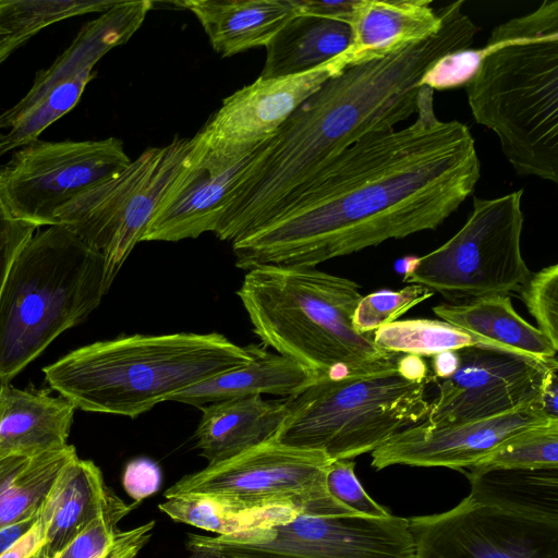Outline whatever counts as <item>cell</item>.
Segmentation results:
<instances>
[{
    "mask_svg": "<svg viewBox=\"0 0 558 558\" xmlns=\"http://www.w3.org/2000/svg\"><path fill=\"white\" fill-rule=\"evenodd\" d=\"M442 320L504 349L538 360L557 357L550 341L513 308L508 294H487L433 307Z\"/></svg>",
    "mask_w": 558,
    "mask_h": 558,
    "instance_id": "24",
    "label": "cell"
},
{
    "mask_svg": "<svg viewBox=\"0 0 558 558\" xmlns=\"http://www.w3.org/2000/svg\"><path fill=\"white\" fill-rule=\"evenodd\" d=\"M469 497L523 518L558 523V468L465 472Z\"/></svg>",
    "mask_w": 558,
    "mask_h": 558,
    "instance_id": "26",
    "label": "cell"
},
{
    "mask_svg": "<svg viewBox=\"0 0 558 558\" xmlns=\"http://www.w3.org/2000/svg\"><path fill=\"white\" fill-rule=\"evenodd\" d=\"M96 72L80 74L56 85L38 101L0 132V157L38 140L53 122L72 110Z\"/></svg>",
    "mask_w": 558,
    "mask_h": 558,
    "instance_id": "31",
    "label": "cell"
},
{
    "mask_svg": "<svg viewBox=\"0 0 558 558\" xmlns=\"http://www.w3.org/2000/svg\"><path fill=\"white\" fill-rule=\"evenodd\" d=\"M192 553L190 558H225L223 556L203 548L190 549Z\"/></svg>",
    "mask_w": 558,
    "mask_h": 558,
    "instance_id": "46",
    "label": "cell"
},
{
    "mask_svg": "<svg viewBox=\"0 0 558 558\" xmlns=\"http://www.w3.org/2000/svg\"><path fill=\"white\" fill-rule=\"evenodd\" d=\"M523 190L473 198L464 226L445 244L411 258L403 282L456 302L519 291L531 271L521 252Z\"/></svg>",
    "mask_w": 558,
    "mask_h": 558,
    "instance_id": "7",
    "label": "cell"
},
{
    "mask_svg": "<svg viewBox=\"0 0 558 558\" xmlns=\"http://www.w3.org/2000/svg\"><path fill=\"white\" fill-rule=\"evenodd\" d=\"M441 25L430 0H355L351 43L337 59L343 70L380 59L432 37Z\"/></svg>",
    "mask_w": 558,
    "mask_h": 558,
    "instance_id": "19",
    "label": "cell"
},
{
    "mask_svg": "<svg viewBox=\"0 0 558 558\" xmlns=\"http://www.w3.org/2000/svg\"><path fill=\"white\" fill-rule=\"evenodd\" d=\"M458 354L456 351H446L433 356L434 379L449 377L458 366Z\"/></svg>",
    "mask_w": 558,
    "mask_h": 558,
    "instance_id": "45",
    "label": "cell"
},
{
    "mask_svg": "<svg viewBox=\"0 0 558 558\" xmlns=\"http://www.w3.org/2000/svg\"><path fill=\"white\" fill-rule=\"evenodd\" d=\"M126 514L117 511L97 518L53 558H101L120 532L118 522Z\"/></svg>",
    "mask_w": 558,
    "mask_h": 558,
    "instance_id": "36",
    "label": "cell"
},
{
    "mask_svg": "<svg viewBox=\"0 0 558 558\" xmlns=\"http://www.w3.org/2000/svg\"><path fill=\"white\" fill-rule=\"evenodd\" d=\"M414 558H558V523L532 520L472 500L408 519Z\"/></svg>",
    "mask_w": 558,
    "mask_h": 558,
    "instance_id": "13",
    "label": "cell"
},
{
    "mask_svg": "<svg viewBox=\"0 0 558 558\" xmlns=\"http://www.w3.org/2000/svg\"><path fill=\"white\" fill-rule=\"evenodd\" d=\"M354 468L353 460H336L329 463L326 472V488L329 495L355 514L368 518L391 515L365 492Z\"/></svg>",
    "mask_w": 558,
    "mask_h": 558,
    "instance_id": "35",
    "label": "cell"
},
{
    "mask_svg": "<svg viewBox=\"0 0 558 558\" xmlns=\"http://www.w3.org/2000/svg\"><path fill=\"white\" fill-rule=\"evenodd\" d=\"M343 71L335 57L304 73L258 77L223 99L191 137L194 150L211 166L232 167L270 138L324 83Z\"/></svg>",
    "mask_w": 558,
    "mask_h": 558,
    "instance_id": "12",
    "label": "cell"
},
{
    "mask_svg": "<svg viewBox=\"0 0 558 558\" xmlns=\"http://www.w3.org/2000/svg\"><path fill=\"white\" fill-rule=\"evenodd\" d=\"M519 292L536 328L558 350V265L530 274Z\"/></svg>",
    "mask_w": 558,
    "mask_h": 558,
    "instance_id": "34",
    "label": "cell"
},
{
    "mask_svg": "<svg viewBox=\"0 0 558 558\" xmlns=\"http://www.w3.org/2000/svg\"><path fill=\"white\" fill-rule=\"evenodd\" d=\"M457 369L437 379L423 422L430 426L499 415L537 398L546 372L557 357L538 360L498 349L473 345L456 351Z\"/></svg>",
    "mask_w": 558,
    "mask_h": 558,
    "instance_id": "14",
    "label": "cell"
},
{
    "mask_svg": "<svg viewBox=\"0 0 558 558\" xmlns=\"http://www.w3.org/2000/svg\"><path fill=\"white\" fill-rule=\"evenodd\" d=\"M45 529L39 518L34 526L0 558H36L44 545Z\"/></svg>",
    "mask_w": 558,
    "mask_h": 558,
    "instance_id": "41",
    "label": "cell"
},
{
    "mask_svg": "<svg viewBox=\"0 0 558 558\" xmlns=\"http://www.w3.org/2000/svg\"><path fill=\"white\" fill-rule=\"evenodd\" d=\"M301 14L344 22L349 25L355 0L317 1L295 0Z\"/></svg>",
    "mask_w": 558,
    "mask_h": 558,
    "instance_id": "40",
    "label": "cell"
},
{
    "mask_svg": "<svg viewBox=\"0 0 558 558\" xmlns=\"http://www.w3.org/2000/svg\"><path fill=\"white\" fill-rule=\"evenodd\" d=\"M427 383L405 379L395 359L360 372L322 375L288 398L274 440L331 461L352 460L425 420Z\"/></svg>",
    "mask_w": 558,
    "mask_h": 558,
    "instance_id": "6",
    "label": "cell"
},
{
    "mask_svg": "<svg viewBox=\"0 0 558 558\" xmlns=\"http://www.w3.org/2000/svg\"><path fill=\"white\" fill-rule=\"evenodd\" d=\"M350 26L341 21L298 14L270 39L258 77L276 78L313 70L347 50Z\"/></svg>",
    "mask_w": 558,
    "mask_h": 558,
    "instance_id": "25",
    "label": "cell"
},
{
    "mask_svg": "<svg viewBox=\"0 0 558 558\" xmlns=\"http://www.w3.org/2000/svg\"><path fill=\"white\" fill-rule=\"evenodd\" d=\"M38 518L39 512L26 520L0 527V556L24 536L34 526Z\"/></svg>",
    "mask_w": 558,
    "mask_h": 558,
    "instance_id": "44",
    "label": "cell"
},
{
    "mask_svg": "<svg viewBox=\"0 0 558 558\" xmlns=\"http://www.w3.org/2000/svg\"><path fill=\"white\" fill-rule=\"evenodd\" d=\"M330 462L322 452L271 440L184 475L163 496L166 499L205 497L247 510L290 508L314 515L355 514L336 501L326 488Z\"/></svg>",
    "mask_w": 558,
    "mask_h": 558,
    "instance_id": "9",
    "label": "cell"
},
{
    "mask_svg": "<svg viewBox=\"0 0 558 558\" xmlns=\"http://www.w3.org/2000/svg\"><path fill=\"white\" fill-rule=\"evenodd\" d=\"M120 138L35 141L0 167V197L19 220L37 229L57 226L56 214L87 190L125 169Z\"/></svg>",
    "mask_w": 558,
    "mask_h": 558,
    "instance_id": "11",
    "label": "cell"
},
{
    "mask_svg": "<svg viewBox=\"0 0 558 558\" xmlns=\"http://www.w3.org/2000/svg\"><path fill=\"white\" fill-rule=\"evenodd\" d=\"M138 504H125L107 487L93 461L76 456L62 469L41 505L45 539L36 558H53L97 518L130 513Z\"/></svg>",
    "mask_w": 558,
    "mask_h": 558,
    "instance_id": "18",
    "label": "cell"
},
{
    "mask_svg": "<svg viewBox=\"0 0 558 558\" xmlns=\"http://www.w3.org/2000/svg\"><path fill=\"white\" fill-rule=\"evenodd\" d=\"M118 1L0 0V64L44 28L76 15L104 13Z\"/></svg>",
    "mask_w": 558,
    "mask_h": 558,
    "instance_id": "28",
    "label": "cell"
},
{
    "mask_svg": "<svg viewBox=\"0 0 558 558\" xmlns=\"http://www.w3.org/2000/svg\"><path fill=\"white\" fill-rule=\"evenodd\" d=\"M372 337L379 348L392 354L434 356L473 345L510 352L493 341L439 319L396 320L376 329Z\"/></svg>",
    "mask_w": 558,
    "mask_h": 558,
    "instance_id": "30",
    "label": "cell"
},
{
    "mask_svg": "<svg viewBox=\"0 0 558 558\" xmlns=\"http://www.w3.org/2000/svg\"><path fill=\"white\" fill-rule=\"evenodd\" d=\"M256 150L232 167L222 169L205 162L192 143L183 166L160 198L142 241L178 242L214 232L230 191L247 169Z\"/></svg>",
    "mask_w": 558,
    "mask_h": 558,
    "instance_id": "16",
    "label": "cell"
},
{
    "mask_svg": "<svg viewBox=\"0 0 558 558\" xmlns=\"http://www.w3.org/2000/svg\"><path fill=\"white\" fill-rule=\"evenodd\" d=\"M161 470L148 458H137L130 461L122 475L125 493L136 502L157 493L161 485Z\"/></svg>",
    "mask_w": 558,
    "mask_h": 558,
    "instance_id": "38",
    "label": "cell"
},
{
    "mask_svg": "<svg viewBox=\"0 0 558 558\" xmlns=\"http://www.w3.org/2000/svg\"><path fill=\"white\" fill-rule=\"evenodd\" d=\"M151 7L148 0H119L99 17L87 22L54 62L36 73L29 90L0 112V132L56 85L94 71L107 52L125 44L137 32Z\"/></svg>",
    "mask_w": 558,
    "mask_h": 558,
    "instance_id": "17",
    "label": "cell"
},
{
    "mask_svg": "<svg viewBox=\"0 0 558 558\" xmlns=\"http://www.w3.org/2000/svg\"><path fill=\"white\" fill-rule=\"evenodd\" d=\"M537 398L509 412L462 423L407 427L371 452V465L444 466L462 471L508 437L550 421Z\"/></svg>",
    "mask_w": 558,
    "mask_h": 558,
    "instance_id": "15",
    "label": "cell"
},
{
    "mask_svg": "<svg viewBox=\"0 0 558 558\" xmlns=\"http://www.w3.org/2000/svg\"><path fill=\"white\" fill-rule=\"evenodd\" d=\"M558 364L551 366L545 374L538 392V402L544 414L551 420H558Z\"/></svg>",
    "mask_w": 558,
    "mask_h": 558,
    "instance_id": "42",
    "label": "cell"
},
{
    "mask_svg": "<svg viewBox=\"0 0 558 558\" xmlns=\"http://www.w3.org/2000/svg\"><path fill=\"white\" fill-rule=\"evenodd\" d=\"M239 295L263 345L319 375L371 368L397 354L357 332L352 318L360 286L315 267L248 269Z\"/></svg>",
    "mask_w": 558,
    "mask_h": 558,
    "instance_id": "4",
    "label": "cell"
},
{
    "mask_svg": "<svg viewBox=\"0 0 558 558\" xmlns=\"http://www.w3.org/2000/svg\"><path fill=\"white\" fill-rule=\"evenodd\" d=\"M558 468V420L523 429L498 444L469 471Z\"/></svg>",
    "mask_w": 558,
    "mask_h": 558,
    "instance_id": "32",
    "label": "cell"
},
{
    "mask_svg": "<svg viewBox=\"0 0 558 558\" xmlns=\"http://www.w3.org/2000/svg\"><path fill=\"white\" fill-rule=\"evenodd\" d=\"M186 547L225 558H414L405 518L296 513L270 526L228 536L189 534Z\"/></svg>",
    "mask_w": 558,
    "mask_h": 558,
    "instance_id": "10",
    "label": "cell"
},
{
    "mask_svg": "<svg viewBox=\"0 0 558 558\" xmlns=\"http://www.w3.org/2000/svg\"><path fill=\"white\" fill-rule=\"evenodd\" d=\"M172 520L228 536L270 526L296 513L290 508L238 509L205 497H174L159 504Z\"/></svg>",
    "mask_w": 558,
    "mask_h": 558,
    "instance_id": "29",
    "label": "cell"
},
{
    "mask_svg": "<svg viewBox=\"0 0 558 558\" xmlns=\"http://www.w3.org/2000/svg\"><path fill=\"white\" fill-rule=\"evenodd\" d=\"M422 86L416 119L344 149L266 225L231 243L235 265L315 267L437 229L472 194L481 163L469 128L441 121Z\"/></svg>",
    "mask_w": 558,
    "mask_h": 558,
    "instance_id": "1",
    "label": "cell"
},
{
    "mask_svg": "<svg viewBox=\"0 0 558 558\" xmlns=\"http://www.w3.org/2000/svg\"><path fill=\"white\" fill-rule=\"evenodd\" d=\"M108 291L101 253L64 226L35 232L0 293V385L84 322Z\"/></svg>",
    "mask_w": 558,
    "mask_h": 558,
    "instance_id": "5",
    "label": "cell"
},
{
    "mask_svg": "<svg viewBox=\"0 0 558 558\" xmlns=\"http://www.w3.org/2000/svg\"><path fill=\"white\" fill-rule=\"evenodd\" d=\"M155 521H149L128 531H120L101 558H135L153 535Z\"/></svg>",
    "mask_w": 558,
    "mask_h": 558,
    "instance_id": "39",
    "label": "cell"
},
{
    "mask_svg": "<svg viewBox=\"0 0 558 558\" xmlns=\"http://www.w3.org/2000/svg\"><path fill=\"white\" fill-rule=\"evenodd\" d=\"M246 347L251 354L247 363L192 385L168 401L201 409L217 401L264 393L290 398L322 376L291 357L271 353L265 345Z\"/></svg>",
    "mask_w": 558,
    "mask_h": 558,
    "instance_id": "21",
    "label": "cell"
},
{
    "mask_svg": "<svg viewBox=\"0 0 558 558\" xmlns=\"http://www.w3.org/2000/svg\"><path fill=\"white\" fill-rule=\"evenodd\" d=\"M465 85L472 116L522 175L558 182V0L496 26Z\"/></svg>",
    "mask_w": 558,
    "mask_h": 558,
    "instance_id": "2",
    "label": "cell"
},
{
    "mask_svg": "<svg viewBox=\"0 0 558 558\" xmlns=\"http://www.w3.org/2000/svg\"><path fill=\"white\" fill-rule=\"evenodd\" d=\"M250 360L246 345L218 332L135 333L77 348L43 373L75 409L134 418Z\"/></svg>",
    "mask_w": 558,
    "mask_h": 558,
    "instance_id": "3",
    "label": "cell"
},
{
    "mask_svg": "<svg viewBox=\"0 0 558 558\" xmlns=\"http://www.w3.org/2000/svg\"><path fill=\"white\" fill-rule=\"evenodd\" d=\"M191 137L145 149L114 177L87 190L56 214L88 246L101 253L109 290L124 262L142 242L150 218L191 149Z\"/></svg>",
    "mask_w": 558,
    "mask_h": 558,
    "instance_id": "8",
    "label": "cell"
},
{
    "mask_svg": "<svg viewBox=\"0 0 558 558\" xmlns=\"http://www.w3.org/2000/svg\"><path fill=\"white\" fill-rule=\"evenodd\" d=\"M397 371L410 381L428 380V367L422 356L405 354L396 362Z\"/></svg>",
    "mask_w": 558,
    "mask_h": 558,
    "instance_id": "43",
    "label": "cell"
},
{
    "mask_svg": "<svg viewBox=\"0 0 558 558\" xmlns=\"http://www.w3.org/2000/svg\"><path fill=\"white\" fill-rule=\"evenodd\" d=\"M76 456L72 445L34 456L0 452V527L37 514L60 472Z\"/></svg>",
    "mask_w": 558,
    "mask_h": 558,
    "instance_id": "27",
    "label": "cell"
},
{
    "mask_svg": "<svg viewBox=\"0 0 558 558\" xmlns=\"http://www.w3.org/2000/svg\"><path fill=\"white\" fill-rule=\"evenodd\" d=\"M221 57L266 46L278 31L300 14L295 0H184Z\"/></svg>",
    "mask_w": 558,
    "mask_h": 558,
    "instance_id": "22",
    "label": "cell"
},
{
    "mask_svg": "<svg viewBox=\"0 0 558 558\" xmlns=\"http://www.w3.org/2000/svg\"><path fill=\"white\" fill-rule=\"evenodd\" d=\"M36 230L16 219L0 197V293L15 258Z\"/></svg>",
    "mask_w": 558,
    "mask_h": 558,
    "instance_id": "37",
    "label": "cell"
},
{
    "mask_svg": "<svg viewBox=\"0 0 558 558\" xmlns=\"http://www.w3.org/2000/svg\"><path fill=\"white\" fill-rule=\"evenodd\" d=\"M196 447L208 464L232 459L275 439L288 410V398H233L201 408Z\"/></svg>",
    "mask_w": 558,
    "mask_h": 558,
    "instance_id": "20",
    "label": "cell"
},
{
    "mask_svg": "<svg viewBox=\"0 0 558 558\" xmlns=\"http://www.w3.org/2000/svg\"><path fill=\"white\" fill-rule=\"evenodd\" d=\"M75 410L49 390L0 385V452L34 456L66 446Z\"/></svg>",
    "mask_w": 558,
    "mask_h": 558,
    "instance_id": "23",
    "label": "cell"
},
{
    "mask_svg": "<svg viewBox=\"0 0 558 558\" xmlns=\"http://www.w3.org/2000/svg\"><path fill=\"white\" fill-rule=\"evenodd\" d=\"M433 295V291L421 284H408L398 291L372 292L362 296L357 303L352 325L357 332L367 335L398 320L409 310Z\"/></svg>",
    "mask_w": 558,
    "mask_h": 558,
    "instance_id": "33",
    "label": "cell"
}]
</instances>
